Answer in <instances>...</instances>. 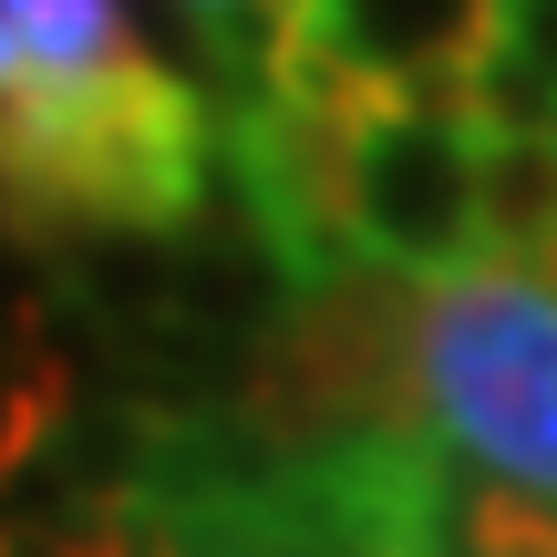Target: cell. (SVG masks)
<instances>
[{"label": "cell", "instance_id": "cell-1", "mask_svg": "<svg viewBox=\"0 0 557 557\" xmlns=\"http://www.w3.org/2000/svg\"><path fill=\"white\" fill-rule=\"evenodd\" d=\"M423 299H434V278L403 259H351L310 278L238 351L227 423L278 465L361 444V434H434V413H423Z\"/></svg>", "mask_w": 557, "mask_h": 557}, {"label": "cell", "instance_id": "cell-2", "mask_svg": "<svg viewBox=\"0 0 557 557\" xmlns=\"http://www.w3.org/2000/svg\"><path fill=\"white\" fill-rule=\"evenodd\" d=\"M227 114L165 62L94 83L62 103H0V165H11L21 238L62 227H186L218 186Z\"/></svg>", "mask_w": 557, "mask_h": 557}, {"label": "cell", "instance_id": "cell-3", "mask_svg": "<svg viewBox=\"0 0 557 557\" xmlns=\"http://www.w3.org/2000/svg\"><path fill=\"white\" fill-rule=\"evenodd\" d=\"M423 413L475 475L557 496V278L527 259H465L423 299Z\"/></svg>", "mask_w": 557, "mask_h": 557}, {"label": "cell", "instance_id": "cell-4", "mask_svg": "<svg viewBox=\"0 0 557 557\" xmlns=\"http://www.w3.org/2000/svg\"><path fill=\"white\" fill-rule=\"evenodd\" d=\"M361 238L372 259L423 278L485 259V124L465 103V73L393 83L361 135Z\"/></svg>", "mask_w": 557, "mask_h": 557}, {"label": "cell", "instance_id": "cell-5", "mask_svg": "<svg viewBox=\"0 0 557 557\" xmlns=\"http://www.w3.org/2000/svg\"><path fill=\"white\" fill-rule=\"evenodd\" d=\"M310 21L331 52H351L382 83H423V73H475L506 41V0H310Z\"/></svg>", "mask_w": 557, "mask_h": 557}, {"label": "cell", "instance_id": "cell-6", "mask_svg": "<svg viewBox=\"0 0 557 557\" xmlns=\"http://www.w3.org/2000/svg\"><path fill=\"white\" fill-rule=\"evenodd\" d=\"M156 62L124 0H0V103H62Z\"/></svg>", "mask_w": 557, "mask_h": 557}, {"label": "cell", "instance_id": "cell-7", "mask_svg": "<svg viewBox=\"0 0 557 557\" xmlns=\"http://www.w3.org/2000/svg\"><path fill=\"white\" fill-rule=\"evenodd\" d=\"M259 465H269V455L227 465L218 434L176 423V434H165V455H156V475H145L135 496L176 527L186 557H278V547H269V517H259Z\"/></svg>", "mask_w": 557, "mask_h": 557}, {"label": "cell", "instance_id": "cell-8", "mask_svg": "<svg viewBox=\"0 0 557 557\" xmlns=\"http://www.w3.org/2000/svg\"><path fill=\"white\" fill-rule=\"evenodd\" d=\"M403 557H557V496L506 475H455V455L423 475Z\"/></svg>", "mask_w": 557, "mask_h": 557}, {"label": "cell", "instance_id": "cell-9", "mask_svg": "<svg viewBox=\"0 0 557 557\" xmlns=\"http://www.w3.org/2000/svg\"><path fill=\"white\" fill-rule=\"evenodd\" d=\"M557 238V124L547 135H485V248L537 259Z\"/></svg>", "mask_w": 557, "mask_h": 557}, {"label": "cell", "instance_id": "cell-10", "mask_svg": "<svg viewBox=\"0 0 557 557\" xmlns=\"http://www.w3.org/2000/svg\"><path fill=\"white\" fill-rule=\"evenodd\" d=\"M62 434H73V361H62L52 320L21 310L11 320V475H32Z\"/></svg>", "mask_w": 557, "mask_h": 557}, {"label": "cell", "instance_id": "cell-11", "mask_svg": "<svg viewBox=\"0 0 557 557\" xmlns=\"http://www.w3.org/2000/svg\"><path fill=\"white\" fill-rule=\"evenodd\" d=\"M11 557H186V547L145 496H103V506H83L73 527H52V537L11 527Z\"/></svg>", "mask_w": 557, "mask_h": 557}, {"label": "cell", "instance_id": "cell-12", "mask_svg": "<svg viewBox=\"0 0 557 557\" xmlns=\"http://www.w3.org/2000/svg\"><path fill=\"white\" fill-rule=\"evenodd\" d=\"M506 32H517L527 52L547 62V83H557V0H506Z\"/></svg>", "mask_w": 557, "mask_h": 557}, {"label": "cell", "instance_id": "cell-13", "mask_svg": "<svg viewBox=\"0 0 557 557\" xmlns=\"http://www.w3.org/2000/svg\"><path fill=\"white\" fill-rule=\"evenodd\" d=\"M186 11H197V21H207V32H218V21H227V11H238V0H186Z\"/></svg>", "mask_w": 557, "mask_h": 557}, {"label": "cell", "instance_id": "cell-14", "mask_svg": "<svg viewBox=\"0 0 557 557\" xmlns=\"http://www.w3.org/2000/svg\"><path fill=\"white\" fill-rule=\"evenodd\" d=\"M259 11H269V21H299V11H310V0H259Z\"/></svg>", "mask_w": 557, "mask_h": 557}]
</instances>
